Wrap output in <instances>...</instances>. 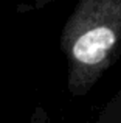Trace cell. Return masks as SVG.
<instances>
[{
	"label": "cell",
	"mask_w": 121,
	"mask_h": 123,
	"mask_svg": "<svg viewBox=\"0 0 121 123\" xmlns=\"http://www.w3.org/2000/svg\"><path fill=\"white\" fill-rule=\"evenodd\" d=\"M115 33L109 27H93L79 34L73 44V56L76 61L87 66L101 62L115 45Z\"/></svg>",
	"instance_id": "1"
}]
</instances>
